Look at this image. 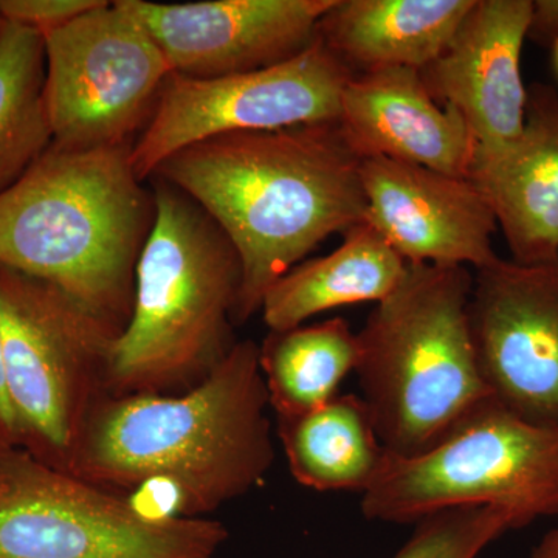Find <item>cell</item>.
Returning <instances> with one entry per match:
<instances>
[{
    "instance_id": "6da1fadb",
    "label": "cell",
    "mask_w": 558,
    "mask_h": 558,
    "mask_svg": "<svg viewBox=\"0 0 558 558\" xmlns=\"http://www.w3.org/2000/svg\"><path fill=\"white\" fill-rule=\"evenodd\" d=\"M259 344L236 341L196 388L102 396L65 473L112 494L161 490L168 513L208 515L258 487L275 461Z\"/></svg>"
},
{
    "instance_id": "7a4b0ae2",
    "label": "cell",
    "mask_w": 558,
    "mask_h": 558,
    "mask_svg": "<svg viewBox=\"0 0 558 558\" xmlns=\"http://www.w3.org/2000/svg\"><path fill=\"white\" fill-rule=\"evenodd\" d=\"M360 165L332 121L204 140L165 160L153 178L196 202L236 248L234 325H244L279 278L366 219Z\"/></svg>"
},
{
    "instance_id": "3957f363",
    "label": "cell",
    "mask_w": 558,
    "mask_h": 558,
    "mask_svg": "<svg viewBox=\"0 0 558 558\" xmlns=\"http://www.w3.org/2000/svg\"><path fill=\"white\" fill-rule=\"evenodd\" d=\"M132 146L53 145L0 193V264L44 279L124 329L156 218Z\"/></svg>"
},
{
    "instance_id": "277c9868",
    "label": "cell",
    "mask_w": 558,
    "mask_h": 558,
    "mask_svg": "<svg viewBox=\"0 0 558 558\" xmlns=\"http://www.w3.org/2000/svg\"><path fill=\"white\" fill-rule=\"evenodd\" d=\"M148 182L156 218L135 270L130 322L110 351L106 396L183 395L236 344V248L185 193L160 178Z\"/></svg>"
},
{
    "instance_id": "5b68a950",
    "label": "cell",
    "mask_w": 558,
    "mask_h": 558,
    "mask_svg": "<svg viewBox=\"0 0 558 558\" xmlns=\"http://www.w3.org/2000/svg\"><path fill=\"white\" fill-rule=\"evenodd\" d=\"M468 267L416 264L357 332L355 374L381 446L424 453L490 399L469 328Z\"/></svg>"
},
{
    "instance_id": "8992f818",
    "label": "cell",
    "mask_w": 558,
    "mask_h": 558,
    "mask_svg": "<svg viewBox=\"0 0 558 558\" xmlns=\"http://www.w3.org/2000/svg\"><path fill=\"white\" fill-rule=\"evenodd\" d=\"M121 330L58 286L0 264V341L20 449L65 473L106 396Z\"/></svg>"
},
{
    "instance_id": "52a82bcc",
    "label": "cell",
    "mask_w": 558,
    "mask_h": 558,
    "mask_svg": "<svg viewBox=\"0 0 558 558\" xmlns=\"http://www.w3.org/2000/svg\"><path fill=\"white\" fill-rule=\"evenodd\" d=\"M454 508L502 510L513 529L558 517V428L487 399L424 453H388L362 494L363 517L381 523L416 524Z\"/></svg>"
},
{
    "instance_id": "ba28073f",
    "label": "cell",
    "mask_w": 558,
    "mask_h": 558,
    "mask_svg": "<svg viewBox=\"0 0 558 558\" xmlns=\"http://www.w3.org/2000/svg\"><path fill=\"white\" fill-rule=\"evenodd\" d=\"M227 539L218 520L149 512L25 450H0V558H218Z\"/></svg>"
},
{
    "instance_id": "9c48e42d",
    "label": "cell",
    "mask_w": 558,
    "mask_h": 558,
    "mask_svg": "<svg viewBox=\"0 0 558 558\" xmlns=\"http://www.w3.org/2000/svg\"><path fill=\"white\" fill-rule=\"evenodd\" d=\"M46 98L53 145L134 146L171 75L163 51L117 2L44 36Z\"/></svg>"
},
{
    "instance_id": "30bf717a",
    "label": "cell",
    "mask_w": 558,
    "mask_h": 558,
    "mask_svg": "<svg viewBox=\"0 0 558 558\" xmlns=\"http://www.w3.org/2000/svg\"><path fill=\"white\" fill-rule=\"evenodd\" d=\"M351 72L318 38L292 60L220 78L171 73L131 161L143 182L179 150L231 132L274 131L339 120Z\"/></svg>"
},
{
    "instance_id": "8fae6325",
    "label": "cell",
    "mask_w": 558,
    "mask_h": 558,
    "mask_svg": "<svg viewBox=\"0 0 558 558\" xmlns=\"http://www.w3.org/2000/svg\"><path fill=\"white\" fill-rule=\"evenodd\" d=\"M469 328L490 399L523 421L558 428V260L498 258L476 270Z\"/></svg>"
},
{
    "instance_id": "7c38bea8",
    "label": "cell",
    "mask_w": 558,
    "mask_h": 558,
    "mask_svg": "<svg viewBox=\"0 0 558 558\" xmlns=\"http://www.w3.org/2000/svg\"><path fill=\"white\" fill-rule=\"evenodd\" d=\"M153 36L171 72L220 78L292 60L317 39L336 0H119Z\"/></svg>"
},
{
    "instance_id": "4fadbf2b",
    "label": "cell",
    "mask_w": 558,
    "mask_h": 558,
    "mask_svg": "<svg viewBox=\"0 0 558 558\" xmlns=\"http://www.w3.org/2000/svg\"><path fill=\"white\" fill-rule=\"evenodd\" d=\"M531 16L532 0H475L449 47L421 70L429 95L457 109L472 131L473 167L498 159L523 134L527 87L521 53Z\"/></svg>"
},
{
    "instance_id": "5bb4252c",
    "label": "cell",
    "mask_w": 558,
    "mask_h": 558,
    "mask_svg": "<svg viewBox=\"0 0 558 558\" xmlns=\"http://www.w3.org/2000/svg\"><path fill=\"white\" fill-rule=\"evenodd\" d=\"M360 178L366 220L407 264L480 270L499 258L497 218L472 179L381 157L362 160Z\"/></svg>"
},
{
    "instance_id": "9a60e30c",
    "label": "cell",
    "mask_w": 558,
    "mask_h": 558,
    "mask_svg": "<svg viewBox=\"0 0 558 558\" xmlns=\"http://www.w3.org/2000/svg\"><path fill=\"white\" fill-rule=\"evenodd\" d=\"M339 123L360 160L389 159L470 178L476 142L461 113L429 95L410 68L354 76L341 95Z\"/></svg>"
},
{
    "instance_id": "2e32d148",
    "label": "cell",
    "mask_w": 558,
    "mask_h": 558,
    "mask_svg": "<svg viewBox=\"0 0 558 558\" xmlns=\"http://www.w3.org/2000/svg\"><path fill=\"white\" fill-rule=\"evenodd\" d=\"M470 179L486 194L513 263L558 260V92L527 87L526 123L519 142Z\"/></svg>"
},
{
    "instance_id": "e0dca14e",
    "label": "cell",
    "mask_w": 558,
    "mask_h": 558,
    "mask_svg": "<svg viewBox=\"0 0 558 558\" xmlns=\"http://www.w3.org/2000/svg\"><path fill=\"white\" fill-rule=\"evenodd\" d=\"M475 0H336L317 38L355 76L438 60Z\"/></svg>"
},
{
    "instance_id": "ac0fdd59",
    "label": "cell",
    "mask_w": 558,
    "mask_h": 558,
    "mask_svg": "<svg viewBox=\"0 0 558 558\" xmlns=\"http://www.w3.org/2000/svg\"><path fill=\"white\" fill-rule=\"evenodd\" d=\"M407 269L405 259L365 219L344 231L333 252L304 259L279 278L267 290L260 314L270 332L295 329L323 312L379 303L398 288Z\"/></svg>"
},
{
    "instance_id": "d6986e66",
    "label": "cell",
    "mask_w": 558,
    "mask_h": 558,
    "mask_svg": "<svg viewBox=\"0 0 558 558\" xmlns=\"http://www.w3.org/2000/svg\"><path fill=\"white\" fill-rule=\"evenodd\" d=\"M277 425L290 473L312 490L363 494L387 459L360 396L337 395L311 413L277 417Z\"/></svg>"
},
{
    "instance_id": "ffe728a7",
    "label": "cell",
    "mask_w": 558,
    "mask_h": 558,
    "mask_svg": "<svg viewBox=\"0 0 558 558\" xmlns=\"http://www.w3.org/2000/svg\"><path fill=\"white\" fill-rule=\"evenodd\" d=\"M359 359L357 332L343 318L270 332L259 344V365L277 417L301 416L336 398Z\"/></svg>"
},
{
    "instance_id": "44dd1931",
    "label": "cell",
    "mask_w": 558,
    "mask_h": 558,
    "mask_svg": "<svg viewBox=\"0 0 558 558\" xmlns=\"http://www.w3.org/2000/svg\"><path fill=\"white\" fill-rule=\"evenodd\" d=\"M44 86L43 35L24 25L3 22L0 31V193L31 170L53 143Z\"/></svg>"
},
{
    "instance_id": "7402d4cb",
    "label": "cell",
    "mask_w": 558,
    "mask_h": 558,
    "mask_svg": "<svg viewBox=\"0 0 558 558\" xmlns=\"http://www.w3.org/2000/svg\"><path fill=\"white\" fill-rule=\"evenodd\" d=\"M508 513L495 508H454L417 521L411 537L391 558H478L506 532Z\"/></svg>"
},
{
    "instance_id": "603a6c76",
    "label": "cell",
    "mask_w": 558,
    "mask_h": 558,
    "mask_svg": "<svg viewBox=\"0 0 558 558\" xmlns=\"http://www.w3.org/2000/svg\"><path fill=\"white\" fill-rule=\"evenodd\" d=\"M105 0H0L3 21L24 25L44 36L98 9Z\"/></svg>"
},
{
    "instance_id": "cb8c5ba5",
    "label": "cell",
    "mask_w": 558,
    "mask_h": 558,
    "mask_svg": "<svg viewBox=\"0 0 558 558\" xmlns=\"http://www.w3.org/2000/svg\"><path fill=\"white\" fill-rule=\"evenodd\" d=\"M527 39L553 46L558 39V0H532Z\"/></svg>"
},
{
    "instance_id": "d4e9b609",
    "label": "cell",
    "mask_w": 558,
    "mask_h": 558,
    "mask_svg": "<svg viewBox=\"0 0 558 558\" xmlns=\"http://www.w3.org/2000/svg\"><path fill=\"white\" fill-rule=\"evenodd\" d=\"M20 449V433L11 407L7 388L5 366H3L2 341H0V450Z\"/></svg>"
},
{
    "instance_id": "484cf974",
    "label": "cell",
    "mask_w": 558,
    "mask_h": 558,
    "mask_svg": "<svg viewBox=\"0 0 558 558\" xmlns=\"http://www.w3.org/2000/svg\"><path fill=\"white\" fill-rule=\"evenodd\" d=\"M531 558H558V524L539 538Z\"/></svg>"
},
{
    "instance_id": "4316f807",
    "label": "cell",
    "mask_w": 558,
    "mask_h": 558,
    "mask_svg": "<svg viewBox=\"0 0 558 558\" xmlns=\"http://www.w3.org/2000/svg\"><path fill=\"white\" fill-rule=\"evenodd\" d=\"M554 51V65H556L557 75H558V39L553 44Z\"/></svg>"
},
{
    "instance_id": "83f0119b",
    "label": "cell",
    "mask_w": 558,
    "mask_h": 558,
    "mask_svg": "<svg viewBox=\"0 0 558 558\" xmlns=\"http://www.w3.org/2000/svg\"><path fill=\"white\" fill-rule=\"evenodd\" d=\"M3 17H2V14H0V31H2V27H3Z\"/></svg>"
}]
</instances>
